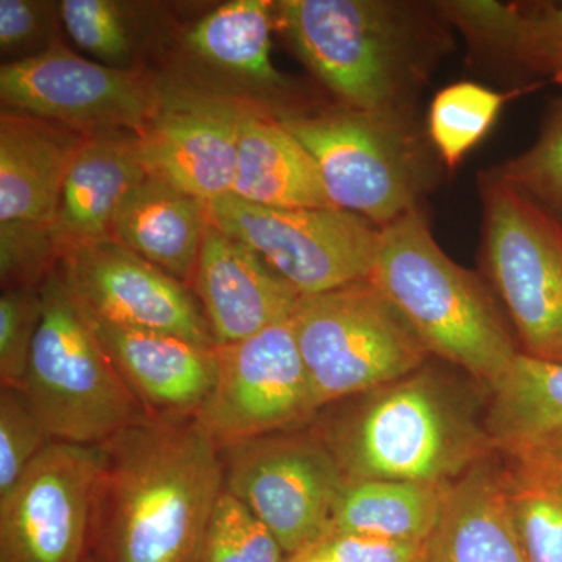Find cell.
<instances>
[{"instance_id": "1", "label": "cell", "mask_w": 562, "mask_h": 562, "mask_svg": "<svg viewBox=\"0 0 562 562\" xmlns=\"http://www.w3.org/2000/svg\"><path fill=\"white\" fill-rule=\"evenodd\" d=\"M487 394L430 360L395 382L325 406L308 428L346 482L452 484L497 457L484 422Z\"/></svg>"}, {"instance_id": "2", "label": "cell", "mask_w": 562, "mask_h": 562, "mask_svg": "<svg viewBox=\"0 0 562 562\" xmlns=\"http://www.w3.org/2000/svg\"><path fill=\"white\" fill-rule=\"evenodd\" d=\"M109 562H201L224 491L221 449L198 419L144 420L103 443Z\"/></svg>"}, {"instance_id": "3", "label": "cell", "mask_w": 562, "mask_h": 562, "mask_svg": "<svg viewBox=\"0 0 562 562\" xmlns=\"http://www.w3.org/2000/svg\"><path fill=\"white\" fill-rule=\"evenodd\" d=\"M277 16L292 49L342 106L408 121L450 25L436 2L283 0Z\"/></svg>"}, {"instance_id": "4", "label": "cell", "mask_w": 562, "mask_h": 562, "mask_svg": "<svg viewBox=\"0 0 562 562\" xmlns=\"http://www.w3.org/2000/svg\"><path fill=\"white\" fill-rule=\"evenodd\" d=\"M369 280L401 312L431 357L487 390L520 351L501 302L476 273L439 247L419 209L380 231Z\"/></svg>"}, {"instance_id": "5", "label": "cell", "mask_w": 562, "mask_h": 562, "mask_svg": "<svg viewBox=\"0 0 562 562\" xmlns=\"http://www.w3.org/2000/svg\"><path fill=\"white\" fill-rule=\"evenodd\" d=\"M43 316L22 392L54 441L103 446L149 420L92 331L60 269L40 286Z\"/></svg>"}, {"instance_id": "6", "label": "cell", "mask_w": 562, "mask_h": 562, "mask_svg": "<svg viewBox=\"0 0 562 562\" xmlns=\"http://www.w3.org/2000/svg\"><path fill=\"white\" fill-rule=\"evenodd\" d=\"M291 321L319 412L431 360L405 317L369 279L301 295Z\"/></svg>"}, {"instance_id": "7", "label": "cell", "mask_w": 562, "mask_h": 562, "mask_svg": "<svg viewBox=\"0 0 562 562\" xmlns=\"http://www.w3.org/2000/svg\"><path fill=\"white\" fill-rule=\"evenodd\" d=\"M336 209L379 228L419 209L425 171L413 121L353 109L283 111Z\"/></svg>"}, {"instance_id": "8", "label": "cell", "mask_w": 562, "mask_h": 562, "mask_svg": "<svg viewBox=\"0 0 562 562\" xmlns=\"http://www.w3.org/2000/svg\"><path fill=\"white\" fill-rule=\"evenodd\" d=\"M479 183L482 266L520 353L562 364V221L492 171Z\"/></svg>"}, {"instance_id": "9", "label": "cell", "mask_w": 562, "mask_h": 562, "mask_svg": "<svg viewBox=\"0 0 562 562\" xmlns=\"http://www.w3.org/2000/svg\"><path fill=\"white\" fill-rule=\"evenodd\" d=\"M220 449L225 491L271 530L288 558L328 536L346 476L310 428Z\"/></svg>"}, {"instance_id": "10", "label": "cell", "mask_w": 562, "mask_h": 562, "mask_svg": "<svg viewBox=\"0 0 562 562\" xmlns=\"http://www.w3.org/2000/svg\"><path fill=\"white\" fill-rule=\"evenodd\" d=\"M210 224L246 244L301 295L369 279L382 228L339 209H269L228 194L209 203Z\"/></svg>"}, {"instance_id": "11", "label": "cell", "mask_w": 562, "mask_h": 562, "mask_svg": "<svg viewBox=\"0 0 562 562\" xmlns=\"http://www.w3.org/2000/svg\"><path fill=\"white\" fill-rule=\"evenodd\" d=\"M217 376L198 420L217 446L308 428L319 413L292 321L216 346Z\"/></svg>"}, {"instance_id": "12", "label": "cell", "mask_w": 562, "mask_h": 562, "mask_svg": "<svg viewBox=\"0 0 562 562\" xmlns=\"http://www.w3.org/2000/svg\"><path fill=\"white\" fill-rule=\"evenodd\" d=\"M103 468V446L52 441L0 498V562H81Z\"/></svg>"}, {"instance_id": "13", "label": "cell", "mask_w": 562, "mask_h": 562, "mask_svg": "<svg viewBox=\"0 0 562 562\" xmlns=\"http://www.w3.org/2000/svg\"><path fill=\"white\" fill-rule=\"evenodd\" d=\"M160 94L146 74L87 60L60 43L0 69V98L7 110L57 122L83 135L143 132Z\"/></svg>"}, {"instance_id": "14", "label": "cell", "mask_w": 562, "mask_h": 562, "mask_svg": "<svg viewBox=\"0 0 562 562\" xmlns=\"http://www.w3.org/2000/svg\"><path fill=\"white\" fill-rule=\"evenodd\" d=\"M60 265L70 292L91 316L216 346L201 303L187 284L113 238L70 249Z\"/></svg>"}, {"instance_id": "15", "label": "cell", "mask_w": 562, "mask_h": 562, "mask_svg": "<svg viewBox=\"0 0 562 562\" xmlns=\"http://www.w3.org/2000/svg\"><path fill=\"white\" fill-rule=\"evenodd\" d=\"M250 102L210 92L161 91L157 110L139 133L149 176L206 205L231 194L239 128Z\"/></svg>"}, {"instance_id": "16", "label": "cell", "mask_w": 562, "mask_h": 562, "mask_svg": "<svg viewBox=\"0 0 562 562\" xmlns=\"http://www.w3.org/2000/svg\"><path fill=\"white\" fill-rule=\"evenodd\" d=\"M85 314L150 419H198L216 384V346H201L168 333L120 327Z\"/></svg>"}, {"instance_id": "17", "label": "cell", "mask_w": 562, "mask_h": 562, "mask_svg": "<svg viewBox=\"0 0 562 562\" xmlns=\"http://www.w3.org/2000/svg\"><path fill=\"white\" fill-rule=\"evenodd\" d=\"M195 294L216 346L290 319L301 294L257 251L209 224L195 266Z\"/></svg>"}, {"instance_id": "18", "label": "cell", "mask_w": 562, "mask_h": 562, "mask_svg": "<svg viewBox=\"0 0 562 562\" xmlns=\"http://www.w3.org/2000/svg\"><path fill=\"white\" fill-rule=\"evenodd\" d=\"M147 176L139 133L85 135L63 184L54 221L61 257L76 247L111 238V225L122 201Z\"/></svg>"}, {"instance_id": "19", "label": "cell", "mask_w": 562, "mask_h": 562, "mask_svg": "<svg viewBox=\"0 0 562 562\" xmlns=\"http://www.w3.org/2000/svg\"><path fill=\"white\" fill-rule=\"evenodd\" d=\"M83 133L66 125L3 111L0 117V224L54 225L63 184Z\"/></svg>"}, {"instance_id": "20", "label": "cell", "mask_w": 562, "mask_h": 562, "mask_svg": "<svg viewBox=\"0 0 562 562\" xmlns=\"http://www.w3.org/2000/svg\"><path fill=\"white\" fill-rule=\"evenodd\" d=\"M422 562H531L514 520L498 454L450 484Z\"/></svg>"}, {"instance_id": "21", "label": "cell", "mask_w": 562, "mask_h": 562, "mask_svg": "<svg viewBox=\"0 0 562 562\" xmlns=\"http://www.w3.org/2000/svg\"><path fill=\"white\" fill-rule=\"evenodd\" d=\"M486 430L503 461L562 464V364L517 353L490 387Z\"/></svg>"}, {"instance_id": "22", "label": "cell", "mask_w": 562, "mask_h": 562, "mask_svg": "<svg viewBox=\"0 0 562 562\" xmlns=\"http://www.w3.org/2000/svg\"><path fill=\"white\" fill-rule=\"evenodd\" d=\"M436 3L450 27L461 32L473 52L562 88V2Z\"/></svg>"}, {"instance_id": "23", "label": "cell", "mask_w": 562, "mask_h": 562, "mask_svg": "<svg viewBox=\"0 0 562 562\" xmlns=\"http://www.w3.org/2000/svg\"><path fill=\"white\" fill-rule=\"evenodd\" d=\"M231 194L269 209H336L312 155L258 102L243 116Z\"/></svg>"}, {"instance_id": "24", "label": "cell", "mask_w": 562, "mask_h": 562, "mask_svg": "<svg viewBox=\"0 0 562 562\" xmlns=\"http://www.w3.org/2000/svg\"><path fill=\"white\" fill-rule=\"evenodd\" d=\"M209 224L205 202L147 176L122 201L111 238L188 286Z\"/></svg>"}, {"instance_id": "25", "label": "cell", "mask_w": 562, "mask_h": 562, "mask_svg": "<svg viewBox=\"0 0 562 562\" xmlns=\"http://www.w3.org/2000/svg\"><path fill=\"white\" fill-rule=\"evenodd\" d=\"M450 484L351 480L339 495L328 535L425 543L441 517Z\"/></svg>"}, {"instance_id": "26", "label": "cell", "mask_w": 562, "mask_h": 562, "mask_svg": "<svg viewBox=\"0 0 562 562\" xmlns=\"http://www.w3.org/2000/svg\"><path fill=\"white\" fill-rule=\"evenodd\" d=\"M272 3L233 0L210 11L188 32V47L206 65L265 90L288 81L273 66Z\"/></svg>"}, {"instance_id": "27", "label": "cell", "mask_w": 562, "mask_h": 562, "mask_svg": "<svg viewBox=\"0 0 562 562\" xmlns=\"http://www.w3.org/2000/svg\"><path fill=\"white\" fill-rule=\"evenodd\" d=\"M501 461L528 558L531 562H562V464Z\"/></svg>"}, {"instance_id": "28", "label": "cell", "mask_w": 562, "mask_h": 562, "mask_svg": "<svg viewBox=\"0 0 562 562\" xmlns=\"http://www.w3.org/2000/svg\"><path fill=\"white\" fill-rule=\"evenodd\" d=\"M536 88L538 85L501 92L473 81H458L442 88L428 110L427 127L432 146L449 169L457 168L484 138L509 99Z\"/></svg>"}, {"instance_id": "29", "label": "cell", "mask_w": 562, "mask_h": 562, "mask_svg": "<svg viewBox=\"0 0 562 562\" xmlns=\"http://www.w3.org/2000/svg\"><path fill=\"white\" fill-rule=\"evenodd\" d=\"M286 553L265 524L231 492L211 514L201 562H284Z\"/></svg>"}, {"instance_id": "30", "label": "cell", "mask_w": 562, "mask_h": 562, "mask_svg": "<svg viewBox=\"0 0 562 562\" xmlns=\"http://www.w3.org/2000/svg\"><path fill=\"white\" fill-rule=\"evenodd\" d=\"M491 171L562 221V98L530 149Z\"/></svg>"}, {"instance_id": "31", "label": "cell", "mask_w": 562, "mask_h": 562, "mask_svg": "<svg viewBox=\"0 0 562 562\" xmlns=\"http://www.w3.org/2000/svg\"><path fill=\"white\" fill-rule=\"evenodd\" d=\"M54 441L43 427L24 392L0 390V498L22 479L32 462Z\"/></svg>"}, {"instance_id": "32", "label": "cell", "mask_w": 562, "mask_h": 562, "mask_svg": "<svg viewBox=\"0 0 562 562\" xmlns=\"http://www.w3.org/2000/svg\"><path fill=\"white\" fill-rule=\"evenodd\" d=\"M61 261L54 225L33 222L0 224V276L9 288H40Z\"/></svg>"}, {"instance_id": "33", "label": "cell", "mask_w": 562, "mask_h": 562, "mask_svg": "<svg viewBox=\"0 0 562 562\" xmlns=\"http://www.w3.org/2000/svg\"><path fill=\"white\" fill-rule=\"evenodd\" d=\"M43 316L40 288L3 290L0 295V382L22 390L33 341Z\"/></svg>"}, {"instance_id": "34", "label": "cell", "mask_w": 562, "mask_h": 562, "mask_svg": "<svg viewBox=\"0 0 562 562\" xmlns=\"http://www.w3.org/2000/svg\"><path fill=\"white\" fill-rule=\"evenodd\" d=\"M58 11L74 43L103 63H122L131 54V40L121 5L110 0H63Z\"/></svg>"}, {"instance_id": "35", "label": "cell", "mask_w": 562, "mask_h": 562, "mask_svg": "<svg viewBox=\"0 0 562 562\" xmlns=\"http://www.w3.org/2000/svg\"><path fill=\"white\" fill-rule=\"evenodd\" d=\"M425 543L384 541L362 536L328 535L302 552L310 562H422Z\"/></svg>"}, {"instance_id": "36", "label": "cell", "mask_w": 562, "mask_h": 562, "mask_svg": "<svg viewBox=\"0 0 562 562\" xmlns=\"http://www.w3.org/2000/svg\"><path fill=\"white\" fill-rule=\"evenodd\" d=\"M50 5L35 0H0V49L3 55H24L43 43L49 31Z\"/></svg>"}, {"instance_id": "37", "label": "cell", "mask_w": 562, "mask_h": 562, "mask_svg": "<svg viewBox=\"0 0 562 562\" xmlns=\"http://www.w3.org/2000/svg\"><path fill=\"white\" fill-rule=\"evenodd\" d=\"M284 562H310L308 558L305 557L303 553L294 554V557L288 558Z\"/></svg>"}]
</instances>
